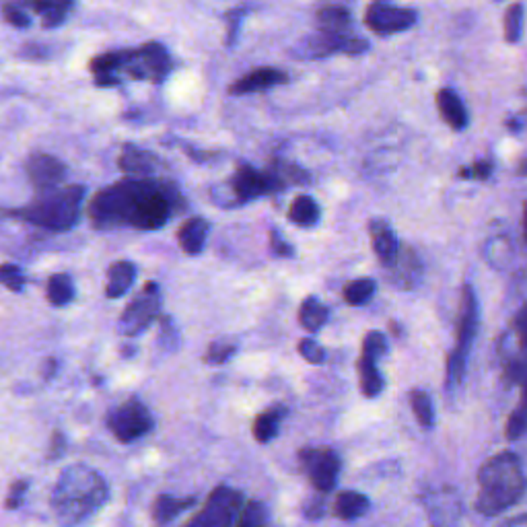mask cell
Instances as JSON below:
<instances>
[{
  "mask_svg": "<svg viewBox=\"0 0 527 527\" xmlns=\"http://www.w3.org/2000/svg\"><path fill=\"white\" fill-rule=\"evenodd\" d=\"M299 355L311 365H322L326 361V350L311 338H303L299 342Z\"/></svg>",
  "mask_w": 527,
  "mask_h": 527,
  "instance_id": "cell-40",
  "label": "cell"
},
{
  "mask_svg": "<svg viewBox=\"0 0 527 527\" xmlns=\"http://www.w3.org/2000/svg\"><path fill=\"white\" fill-rule=\"evenodd\" d=\"M509 525H519V523H527V517H517V519H509Z\"/></svg>",
  "mask_w": 527,
  "mask_h": 527,
  "instance_id": "cell-49",
  "label": "cell"
},
{
  "mask_svg": "<svg viewBox=\"0 0 527 527\" xmlns=\"http://www.w3.org/2000/svg\"><path fill=\"white\" fill-rule=\"evenodd\" d=\"M0 285L7 287L13 293H21L25 287L23 270L15 264H3L0 266Z\"/></svg>",
  "mask_w": 527,
  "mask_h": 527,
  "instance_id": "cell-36",
  "label": "cell"
},
{
  "mask_svg": "<svg viewBox=\"0 0 527 527\" xmlns=\"http://www.w3.org/2000/svg\"><path fill=\"white\" fill-rule=\"evenodd\" d=\"M369 235L375 256L383 262V266H390L400 252V243L394 229L385 221H371Z\"/></svg>",
  "mask_w": 527,
  "mask_h": 527,
  "instance_id": "cell-17",
  "label": "cell"
},
{
  "mask_svg": "<svg viewBox=\"0 0 527 527\" xmlns=\"http://www.w3.org/2000/svg\"><path fill=\"white\" fill-rule=\"evenodd\" d=\"M196 505V499H175V497H159L155 501V507H153V517L157 523L165 525V523H171L175 517H178L180 513L188 511L190 507Z\"/></svg>",
  "mask_w": 527,
  "mask_h": 527,
  "instance_id": "cell-30",
  "label": "cell"
},
{
  "mask_svg": "<svg viewBox=\"0 0 527 527\" xmlns=\"http://www.w3.org/2000/svg\"><path fill=\"white\" fill-rule=\"evenodd\" d=\"M75 299V285L68 274H54L48 283V301L54 307H64Z\"/></svg>",
  "mask_w": 527,
  "mask_h": 527,
  "instance_id": "cell-31",
  "label": "cell"
},
{
  "mask_svg": "<svg viewBox=\"0 0 527 527\" xmlns=\"http://www.w3.org/2000/svg\"><path fill=\"white\" fill-rule=\"evenodd\" d=\"M93 79L99 87H116L122 79L163 83L171 73L173 62L167 48L159 42H149L132 50L105 52L89 64Z\"/></svg>",
  "mask_w": 527,
  "mask_h": 527,
  "instance_id": "cell-2",
  "label": "cell"
},
{
  "mask_svg": "<svg viewBox=\"0 0 527 527\" xmlns=\"http://www.w3.org/2000/svg\"><path fill=\"white\" fill-rule=\"evenodd\" d=\"M155 425L147 406L138 400H128L108 416V427L122 443H132L145 437Z\"/></svg>",
  "mask_w": 527,
  "mask_h": 527,
  "instance_id": "cell-8",
  "label": "cell"
},
{
  "mask_svg": "<svg viewBox=\"0 0 527 527\" xmlns=\"http://www.w3.org/2000/svg\"><path fill=\"white\" fill-rule=\"evenodd\" d=\"M289 81V75L278 68H256L252 73L241 77L229 87L231 95H250V93H262L266 89H272L276 85H285Z\"/></svg>",
  "mask_w": 527,
  "mask_h": 527,
  "instance_id": "cell-16",
  "label": "cell"
},
{
  "mask_svg": "<svg viewBox=\"0 0 527 527\" xmlns=\"http://www.w3.org/2000/svg\"><path fill=\"white\" fill-rule=\"evenodd\" d=\"M3 15L13 27H19V29L29 27V23H31V19L27 15V9L19 3V0H9V3H5L3 5Z\"/></svg>",
  "mask_w": 527,
  "mask_h": 527,
  "instance_id": "cell-39",
  "label": "cell"
},
{
  "mask_svg": "<svg viewBox=\"0 0 527 527\" xmlns=\"http://www.w3.org/2000/svg\"><path fill=\"white\" fill-rule=\"evenodd\" d=\"M27 490V482L25 480H17L13 486H11V495L7 499V509H17L23 501V495Z\"/></svg>",
  "mask_w": 527,
  "mask_h": 527,
  "instance_id": "cell-44",
  "label": "cell"
},
{
  "mask_svg": "<svg viewBox=\"0 0 527 527\" xmlns=\"http://www.w3.org/2000/svg\"><path fill=\"white\" fill-rule=\"evenodd\" d=\"M289 219L297 227H313L320 221V206L311 196H297L289 208Z\"/></svg>",
  "mask_w": 527,
  "mask_h": 527,
  "instance_id": "cell-28",
  "label": "cell"
},
{
  "mask_svg": "<svg viewBox=\"0 0 527 527\" xmlns=\"http://www.w3.org/2000/svg\"><path fill=\"white\" fill-rule=\"evenodd\" d=\"M83 198V186H56L50 190H40L38 198L29 206L21 208L17 215L35 227L50 231H68L79 221Z\"/></svg>",
  "mask_w": 527,
  "mask_h": 527,
  "instance_id": "cell-5",
  "label": "cell"
},
{
  "mask_svg": "<svg viewBox=\"0 0 527 527\" xmlns=\"http://www.w3.org/2000/svg\"><path fill=\"white\" fill-rule=\"evenodd\" d=\"M517 173H519V175H527V159H523V161L519 163V167H517Z\"/></svg>",
  "mask_w": 527,
  "mask_h": 527,
  "instance_id": "cell-48",
  "label": "cell"
},
{
  "mask_svg": "<svg viewBox=\"0 0 527 527\" xmlns=\"http://www.w3.org/2000/svg\"><path fill=\"white\" fill-rule=\"evenodd\" d=\"M359 377H361V392L367 398H375L383 392V377H381V371L377 367V359L361 355Z\"/></svg>",
  "mask_w": 527,
  "mask_h": 527,
  "instance_id": "cell-29",
  "label": "cell"
},
{
  "mask_svg": "<svg viewBox=\"0 0 527 527\" xmlns=\"http://www.w3.org/2000/svg\"><path fill=\"white\" fill-rule=\"evenodd\" d=\"M159 311H161L159 287L155 283H149L145 291L124 309L120 318V332L124 336H138L159 318Z\"/></svg>",
  "mask_w": 527,
  "mask_h": 527,
  "instance_id": "cell-11",
  "label": "cell"
},
{
  "mask_svg": "<svg viewBox=\"0 0 527 527\" xmlns=\"http://www.w3.org/2000/svg\"><path fill=\"white\" fill-rule=\"evenodd\" d=\"M237 350V344L235 342H229V340H217L208 346V353H206V361L213 363V365H221V363H227Z\"/></svg>",
  "mask_w": 527,
  "mask_h": 527,
  "instance_id": "cell-37",
  "label": "cell"
},
{
  "mask_svg": "<svg viewBox=\"0 0 527 527\" xmlns=\"http://www.w3.org/2000/svg\"><path fill=\"white\" fill-rule=\"evenodd\" d=\"M330 318V311L324 303H320L315 297H307L299 309V324L307 332H318L322 326H326Z\"/></svg>",
  "mask_w": 527,
  "mask_h": 527,
  "instance_id": "cell-27",
  "label": "cell"
},
{
  "mask_svg": "<svg viewBox=\"0 0 527 527\" xmlns=\"http://www.w3.org/2000/svg\"><path fill=\"white\" fill-rule=\"evenodd\" d=\"M305 515H307L309 519H318V517H322V515H324V501L318 499V501H313L311 505H307V507H305Z\"/></svg>",
  "mask_w": 527,
  "mask_h": 527,
  "instance_id": "cell-46",
  "label": "cell"
},
{
  "mask_svg": "<svg viewBox=\"0 0 527 527\" xmlns=\"http://www.w3.org/2000/svg\"><path fill=\"white\" fill-rule=\"evenodd\" d=\"M120 169L128 173L130 178H149L155 171L157 157L145 149H136L132 145H126L120 155Z\"/></svg>",
  "mask_w": 527,
  "mask_h": 527,
  "instance_id": "cell-20",
  "label": "cell"
},
{
  "mask_svg": "<svg viewBox=\"0 0 527 527\" xmlns=\"http://www.w3.org/2000/svg\"><path fill=\"white\" fill-rule=\"evenodd\" d=\"M241 503H243L241 493H237V490L229 486H219L206 499L204 509L190 519V525H202V527L237 525L243 509Z\"/></svg>",
  "mask_w": 527,
  "mask_h": 527,
  "instance_id": "cell-7",
  "label": "cell"
},
{
  "mask_svg": "<svg viewBox=\"0 0 527 527\" xmlns=\"http://www.w3.org/2000/svg\"><path fill=\"white\" fill-rule=\"evenodd\" d=\"M513 330H515L519 346L523 350H527V303L517 311L515 322H513Z\"/></svg>",
  "mask_w": 527,
  "mask_h": 527,
  "instance_id": "cell-42",
  "label": "cell"
},
{
  "mask_svg": "<svg viewBox=\"0 0 527 527\" xmlns=\"http://www.w3.org/2000/svg\"><path fill=\"white\" fill-rule=\"evenodd\" d=\"M136 278V266L132 262L120 260L114 262L108 270V285H105V295L110 299H118L122 297L134 283Z\"/></svg>",
  "mask_w": 527,
  "mask_h": 527,
  "instance_id": "cell-23",
  "label": "cell"
},
{
  "mask_svg": "<svg viewBox=\"0 0 527 527\" xmlns=\"http://www.w3.org/2000/svg\"><path fill=\"white\" fill-rule=\"evenodd\" d=\"M525 474L513 451H501L488 458L478 470L476 511L495 517L515 507L525 495Z\"/></svg>",
  "mask_w": 527,
  "mask_h": 527,
  "instance_id": "cell-4",
  "label": "cell"
},
{
  "mask_svg": "<svg viewBox=\"0 0 527 527\" xmlns=\"http://www.w3.org/2000/svg\"><path fill=\"white\" fill-rule=\"evenodd\" d=\"M437 108L449 128L464 130L468 126V110H466L462 97L455 91L441 89L437 93Z\"/></svg>",
  "mask_w": 527,
  "mask_h": 527,
  "instance_id": "cell-19",
  "label": "cell"
},
{
  "mask_svg": "<svg viewBox=\"0 0 527 527\" xmlns=\"http://www.w3.org/2000/svg\"><path fill=\"white\" fill-rule=\"evenodd\" d=\"M505 379L521 390V400L507 420V439L517 441L527 433V350L523 355L511 359L505 369Z\"/></svg>",
  "mask_w": 527,
  "mask_h": 527,
  "instance_id": "cell-13",
  "label": "cell"
},
{
  "mask_svg": "<svg viewBox=\"0 0 527 527\" xmlns=\"http://www.w3.org/2000/svg\"><path fill=\"white\" fill-rule=\"evenodd\" d=\"M19 3L25 9L38 13L42 17L44 27L48 29L60 27L75 7V0H19Z\"/></svg>",
  "mask_w": 527,
  "mask_h": 527,
  "instance_id": "cell-18",
  "label": "cell"
},
{
  "mask_svg": "<svg viewBox=\"0 0 527 527\" xmlns=\"http://www.w3.org/2000/svg\"><path fill=\"white\" fill-rule=\"evenodd\" d=\"M523 33V7L511 5L505 13V40L509 44H517Z\"/></svg>",
  "mask_w": 527,
  "mask_h": 527,
  "instance_id": "cell-34",
  "label": "cell"
},
{
  "mask_svg": "<svg viewBox=\"0 0 527 527\" xmlns=\"http://www.w3.org/2000/svg\"><path fill=\"white\" fill-rule=\"evenodd\" d=\"M208 235V223L204 219H188L178 229V243L188 256H198L204 250Z\"/></svg>",
  "mask_w": 527,
  "mask_h": 527,
  "instance_id": "cell-22",
  "label": "cell"
},
{
  "mask_svg": "<svg viewBox=\"0 0 527 527\" xmlns=\"http://www.w3.org/2000/svg\"><path fill=\"white\" fill-rule=\"evenodd\" d=\"M369 499L357 490H344L334 501V515L342 521H355L369 511Z\"/></svg>",
  "mask_w": 527,
  "mask_h": 527,
  "instance_id": "cell-24",
  "label": "cell"
},
{
  "mask_svg": "<svg viewBox=\"0 0 527 527\" xmlns=\"http://www.w3.org/2000/svg\"><path fill=\"white\" fill-rule=\"evenodd\" d=\"M365 23L379 35H392L410 29L416 23V15L410 9H398L385 3H375L367 9Z\"/></svg>",
  "mask_w": 527,
  "mask_h": 527,
  "instance_id": "cell-14",
  "label": "cell"
},
{
  "mask_svg": "<svg viewBox=\"0 0 527 527\" xmlns=\"http://www.w3.org/2000/svg\"><path fill=\"white\" fill-rule=\"evenodd\" d=\"M369 50V44L365 40L353 38L348 33H330V31H320L311 35L303 42L301 56L303 58H326L330 54H363Z\"/></svg>",
  "mask_w": 527,
  "mask_h": 527,
  "instance_id": "cell-12",
  "label": "cell"
},
{
  "mask_svg": "<svg viewBox=\"0 0 527 527\" xmlns=\"http://www.w3.org/2000/svg\"><path fill=\"white\" fill-rule=\"evenodd\" d=\"M315 19H318L320 31H330V33H348L350 23H353V15H350V11L336 5L322 7L318 15H315Z\"/></svg>",
  "mask_w": 527,
  "mask_h": 527,
  "instance_id": "cell-26",
  "label": "cell"
},
{
  "mask_svg": "<svg viewBox=\"0 0 527 527\" xmlns=\"http://www.w3.org/2000/svg\"><path fill=\"white\" fill-rule=\"evenodd\" d=\"M388 268H394L392 278H394V283L402 289L414 287L416 280L420 278V272H423V266H420L418 256L412 250H402V248H400L396 260Z\"/></svg>",
  "mask_w": 527,
  "mask_h": 527,
  "instance_id": "cell-21",
  "label": "cell"
},
{
  "mask_svg": "<svg viewBox=\"0 0 527 527\" xmlns=\"http://www.w3.org/2000/svg\"><path fill=\"white\" fill-rule=\"evenodd\" d=\"M490 173H493V163L490 161H478L474 163L470 169H462L460 175L466 180H488L490 178Z\"/></svg>",
  "mask_w": 527,
  "mask_h": 527,
  "instance_id": "cell-41",
  "label": "cell"
},
{
  "mask_svg": "<svg viewBox=\"0 0 527 527\" xmlns=\"http://www.w3.org/2000/svg\"><path fill=\"white\" fill-rule=\"evenodd\" d=\"M182 196L173 184L151 178H128L97 192L89 217L101 229L134 227L143 231L167 225Z\"/></svg>",
  "mask_w": 527,
  "mask_h": 527,
  "instance_id": "cell-1",
  "label": "cell"
},
{
  "mask_svg": "<svg viewBox=\"0 0 527 527\" xmlns=\"http://www.w3.org/2000/svg\"><path fill=\"white\" fill-rule=\"evenodd\" d=\"M478 330V301L476 293L470 285L462 289L460 315H458V332H455L453 350L447 355V385L455 388L466 377L468 357Z\"/></svg>",
  "mask_w": 527,
  "mask_h": 527,
  "instance_id": "cell-6",
  "label": "cell"
},
{
  "mask_svg": "<svg viewBox=\"0 0 527 527\" xmlns=\"http://www.w3.org/2000/svg\"><path fill=\"white\" fill-rule=\"evenodd\" d=\"M375 291H377V285L373 278H359V280H353V283L344 289V301L348 305L359 307V305L369 303Z\"/></svg>",
  "mask_w": 527,
  "mask_h": 527,
  "instance_id": "cell-33",
  "label": "cell"
},
{
  "mask_svg": "<svg viewBox=\"0 0 527 527\" xmlns=\"http://www.w3.org/2000/svg\"><path fill=\"white\" fill-rule=\"evenodd\" d=\"M270 248L276 256L280 258H291L293 256V248H291V243H287L283 239V235H280L276 229L270 231Z\"/></svg>",
  "mask_w": 527,
  "mask_h": 527,
  "instance_id": "cell-43",
  "label": "cell"
},
{
  "mask_svg": "<svg viewBox=\"0 0 527 527\" xmlns=\"http://www.w3.org/2000/svg\"><path fill=\"white\" fill-rule=\"evenodd\" d=\"M523 237H525V243H527V202L523 206Z\"/></svg>",
  "mask_w": 527,
  "mask_h": 527,
  "instance_id": "cell-47",
  "label": "cell"
},
{
  "mask_svg": "<svg viewBox=\"0 0 527 527\" xmlns=\"http://www.w3.org/2000/svg\"><path fill=\"white\" fill-rule=\"evenodd\" d=\"M105 501H108V484L103 476L89 466H68L50 497L54 515L68 525L87 521Z\"/></svg>",
  "mask_w": 527,
  "mask_h": 527,
  "instance_id": "cell-3",
  "label": "cell"
},
{
  "mask_svg": "<svg viewBox=\"0 0 527 527\" xmlns=\"http://www.w3.org/2000/svg\"><path fill=\"white\" fill-rule=\"evenodd\" d=\"M285 186V180L280 178L274 169L258 171L248 165H241L231 178V190L239 202L254 200L266 194H276L285 190Z\"/></svg>",
  "mask_w": 527,
  "mask_h": 527,
  "instance_id": "cell-10",
  "label": "cell"
},
{
  "mask_svg": "<svg viewBox=\"0 0 527 527\" xmlns=\"http://www.w3.org/2000/svg\"><path fill=\"white\" fill-rule=\"evenodd\" d=\"M264 523H268V509L260 501H252V503L245 505L241 509V515L237 521V525H241V527H258Z\"/></svg>",
  "mask_w": 527,
  "mask_h": 527,
  "instance_id": "cell-35",
  "label": "cell"
},
{
  "mask_svg": "<svg viewBox=\"0 0 527 527\" xmlns=\"http://www.w3.org/2000/svg\"><path fill=\"white\" fill-rule=\"evenodd\" d=\"M299 462L318 493L326 495L330 490H334L342 466L336 451L307 447L299 451Z\"/></svg>",
  "mask_w": 527,
  "mask_h": 527,
  "instance_id": "cell-9",
  "label": "cell"
},
{
  "mask_svg": "<svg viewBox=\"0 0 527 527\" xmlns=\"http://www.w3.org/2000/svg\"><path fill=\"white\" fill-rule=\"evenodd\" d=\"M410 406L414 410V416L418 420L420 427L431 429L435 425V410H433V400L427 392L423 390H414L410 394Z\"/></svg>",
  "mask_w": 527,
  "mask_h": 527,
  "instance_id": "cell-32",
  "label": "cell"
},
{
  "mask_svg": "<svg viewBox=\"0 0 527 527\" xmlns=\"http://www.w3.org/2000/svg\"><path fill=\"white\" fill-rule=\"evenodd\" d=\"M64 449H66V439H64L62 433L56 431V433L52 435V447H50L48 460H56V458H60V455L64 453Z\"/></svg>",
  "mask_w": 527,
  "mask_h": 527,
  "instance_id": "cell-45",
  "label": "cell"
},
{
  "mask_svg": "<svg viewBox=\"0 0 527 527\" xmlns=\"http://www.w3.org/2000/svg\"><path fill=\"white\" fill-rule=\"evenodd\" d=\"M385 353H388V340L381 332H369L363 340V355L371 359H381Z\"/></svg>",
  "mask_w": 527,
  "mask_h": 527,
  "instance_id": "cell-38",
  "label": "cell"
},
{
  "mask_svg": "<svg viewBox=\"0 0 527 527\" xmlns=\"http://www.w3.org/2000/svg\"><path fill=\"white\" fill-rule=\"evenodd\" d=\"M27 175L38 190H50L62 184L66 178V167L52 155L38 153L27 161Z\"/></svg>",
  "mask_w": 527,
  "mask_h": 527,
  "instance_id": "cell-15",
  "label": "cell"
},
{
  "mask_svg": "<svg viewBox=\"0 0 527 527\" xmlns=\"http://www.w3.org/2000/svg\"><path fill=\"white\" fill-rule=\"evenodd\" d=\"M287 416L285 406H272L264 410L256 420H254V437L260 443H268L278 435V427L283 423V418Z\"/></svg>",
  "mask_w": 527,
  "mask_h": 527,
  "instance_id": "cell-25",
  "label": "cell"
}]
</instances>
